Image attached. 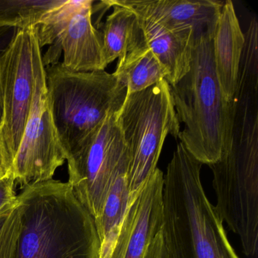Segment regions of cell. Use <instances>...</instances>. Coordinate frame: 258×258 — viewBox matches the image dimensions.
Here are the masks:
<instances>
[{
	"mask_svg": "<svg viewBox=\"0 0 258 258\" xmlns=\"http://www.w3.org/2000/svg\"><path fill=\"white\" fill-rule=\"evenodd\" d=\"M202 165L182 143L177 145L164 176V244L171 258H239L205 194Z\"/></svg>",
	"mask_w": 258,
	"mask_h": 258,
	"instance_id": "1",
	"label": "cell"
},
{
	"mask_svg": "<svg viewBox=\"0 0 258 258\" xmlns=\"http://www.w3.org/2000/svg\"><path fill=\"white\" fill-rule=\"evenodd\" d=\"M22 188L16 258H99L94 219L69 182L52 179Z\"/></svg>",
	"mask_w": 258,
	"mask_h": 258,
	"instance_id": "2",
	"label": "cell"
},
{
	"mask_svg": "<svg viewBox=\"0 0 258 258\" xmlns=\"http://www.w3.org/2000/svg\"><path fill=\"white\" fill-rule=\"evenodd\" d=\"M214 33L196 37L189 69L170 87L173 105L184 129L178 138L203 164L215 163L230 147L232 110L225 99L216 72Z\"/></svg>",
	"mask_w": 258,
	"mask_h": 258,
	"instance_id": "3",
	"label": "cell"
},
{
	"mask_svg": "<svg viewBox=\"0 0 258 258\" xmlns=\"http://www.w3.org/2000/svg\"><path fill=\"white\" fill-rule=\"evenodd\" d=\"M45 72L52 120L67 161L111 112L120 109L126 87L105 70L75 72L58 62Z\"/></svg>",
	"mask_w": 258,
	"mask_h": 258,
	"instance_id": "4",
	"label": "cell"
},
{
	"mask_svg": "<svg viewBox=\"0 0 258 258\" xmlns=\"http://www.w3.org/2000/svg\"><path fill=\"white\" fill-rule=\"evenodd\" d=\"M117 121L129 155L130 200L137 197L155 173L169 134L177 139L180 123L166 80L126 95Z\"/></svg>",
	"mask_w": 258,
	"mask_h": 258,
	"instance_id": "5",
	"label": "cell"
},
{
	"mask_svg": "<svg viewBox=\"0 0 258 258\" xmlns=\"http://www.w3.org/2000/svg\"><path fill=\"white\" fill-rule=\"evenodd\" d=\"M208 166L216 209L240 238L243 253L253 257L258 248V134L232 137L229 150Z\"/></svg>",
	"mask_w": 258,
	"mask_h": 258,
	"instance_id": "6",
	"label": "cell"
},
{
	"mask_svg": "<svg viewBox=\"0 0 258 258\" xmlns=\"http://www.w3.org/2000/svg\"><path fill=\"white\" fill-rule=\"evenodd\" d=\"M94 2L64 0L36 28L39 46H49L43 62L45 67L59 62L75 72L104 71L100 33L92 22Z\"/></svg>",
	"mask_w": 258,
	"mask_h": 258,
	"instance_id": "7",
	"label": "cell"
},
{
	"mask_svg": "<svg viewBox=\"0 0 258 258\" xmlns=\"http://www.w3.org/2000/svg\"><path fill=\"white\" fill-rule=\"evenodd\" d=\"M38 48L36 28L16 29L0 54V133L12 165L32 107L34 58Z\"/></svg>",
	"mask_w": 258,
	"mask_h": 258,
	"instance_id": "8",
	"label": "cell"
},
{
	"mask_svg": "<svg viewBox=\"0 0 258 258\" xmlns=\"http://www.w3.org/2000/svg\"><path fill=\"white\" fill-rule=\"evenodd\" d=\"M118 111L111 112L81 150L67 160L68 182L94 220L102 212L117 171L129 160L117 121Z\"/></svg>",
	"mask_w": 258,
	"mask_h": 258,
	"instance_id": "9",
	"label": "cell"
},
{
	"mask_svg": "<svg viewBox=\"0 0 258 258\" xmlns=\"http://www.w3.org/2000/svg\"><path fill=\"white\" fill-rule=\"evenodd\" d=\"M42 55L38 48L34 58L32 107L12 165L16 184L22 188L53 179L66 161L52 120Z\"/></svg>",
	"mask_w": 258,
	"mask_h": 258,
	"instance_id": "10",
	"label": "cell"
},
{
	"mask_svg": "<svg viewBox=\"0 0 258 258\" xmlns=\"http://www.w3.org/2000/svg\"><path fill=\"white\" fill-rule=\"evenodd\" d=\"M164 173L157 168L129 206L110 258H144L162 229Z\"/></svg>",
	"mask_w": 258,
	"mask_h": 258,
	"instance_id": "11",
	"label": "cell"
},
{
	"mask_svg": "<svg viewBox=\"0 0 258 258\" xmlns=\"http://www.w3.org/2000/svg\"><path fill=\"white\" fill-rule=\"evenodd\" d=\"M137 16L173 32L192 31L195 37L214 33L223 2L217 0H113Z\"/></svg>",
	"mask_w": 258,
	"mask_h": 258,
	"instance_id": "12",
	"label": "cell"
},
{
	"mask_svg": "<svg viewBox=\"0 0 258 258\" xmlns=\"http://www.w3.org/2000/svg\"><path fill=\"white\" fill-rule=\"evenodd\" d=\"M194 38L192 31L173 32L150 19L137 16L133 49L140 44L149 48L168 71V78L166 81L173 87L189 69Z\"/></svg>",
	"mask_w": 258,
	"mask_h": 258,
	"instance_id": "13",
	"label": "cell"
},
{
	"mask_svg": "<svg viewBox=\"0 0 258 258\" xmlns=\"http://www.w3.org/2000/svg\"><path fill=\"white\" fill-rule=\"evenodd\" d=\"M233 3L223 2L213 36V54L217 78L227 102L232 100L236 87L240 59L244 46Z\"/></svg>",
	"mask_w": 258,
	"mask_h": 258,
	"instance_id": "14",
	"label": "cell"
},
{
	"mask_svg": "<svg viewBox=\"0 0 258 258\" xmlns=\"http://www.w3.org/2000/svg\"><path fill=\"white\" fill-rule=\"evenodd\" d=\"M129 160L122 164L111 183L102 212L94 220L100 242L99 258H110L130 202L127 171Z\"/></svg>",
	"mask_w": 258,
	"mask_h": 258,
	"instance_id": "15",
	"label": "cell"
},
{
	"mask_svg": "<svg viewBox=\"0 0 258 258\" xmlns=\"http://www.w3.org/2000/svg\"><path fill=\"white\" fill-rule=\"evenodd\" d=\"M113 75L124 84L129 95L167 80L169 72L149 48L140 44L118 60Z\"/></svg>",
	"mask_w": 258,
	"mask_h": 258,
	"instance_id": "16",
	"label": "cell"
},
{
	"mask_svg": "<svg viewBox=\"0 0 258 258\" xmlns=\"http://www.w3.org/2000/svg\"><path fill=\"white\" fill-rule=\"evenodd\" d=\"M113 7L112 13L107 17L100 33L102 58L105 69L118 58L122 59L134 47L137 28V16L126 7L114 4L113 0L105 1Z\"/></svg>",
	"mask_w": 258,
	"mask_h": 258,
	"instance_id": "17",
	"label": "cell"
},
{
	"mask_svg": "<svg viewBox=\"0 0 258 258\" xmlns=\"http://www.w3.org/2000/svg\"><path fill=\"white\" fill-rule=\"evenodd\" d=\"M64 0H0V28L27 29L43 23Z\"/></svg>",
	"mask_w": 258,
	"mask_h": 258,
	"instance_id": "18",
	"label": "cell"
},
{
	"mask_svg": "<svg viewBox=\"0 0 258 258\" xmlns=\"http://www.w3.org/2000/svg\"><path fill=\"white\" fill-rule=\"evenodd\" d=\"M22 229V209L16 202L0 211V258H16Z\"/></svg>",
	"mask_w": 258,
	"mask_h": 258,
	"instance_id": "19",
	"label": "cell"
},
{
	"mask_svg": "<svg viewBox=\"0 0 258 258\" xmlns=\"http://www.w3.org/2000/svg\"><path fill=\"white\" fill-rule=\"evenodd\" d=\"M16 185L12 171L0 178V211L7 205L16 202L17 199L15 190Z\"/></svg>",
	"mask_w": 258,
	"mask_h": 258,
	"instance_id": "20",
	"label": "cell"
},
{
	"mask_svg": "<svg viewBox=\"0 0 258 258\" xmlns=\"http://www.w3.org/2000/svg\"><path fill=\"white\" fill-rule=\"evenodd\" d=\"M144 258H171L164 244L161 231L151 241Z\"/></svg>",
	"mask_w": 258,
	"mask_h": 258,
	"instance_id": "21",
	"label": "cell"
},
{
	"mask_svg": "<svg viewBox=\"0 0 258 258\" xmlns=\"http://www.w3.org/2000/svg\"><path fill=\"white\" fill-rule=\"evenodd\" d=\"M12 170V162L7 155L3 142L2 136L0 133V178L10 173Z\"/></svg>",
	"mask_w": 258,
	"mask_h": 258,
	"instance_id": "22",
	"label": "cell"
},
{
	"mask_svg": "<svg viewBox=\"0 0 258 258\" xmlns=\"http://www.w3.org/2000/svg\"><path fill=\"white\" fill-rule=\"evenodd\" d=\"M15 30L13 28H0V54L7 47V45L10 43V40L14 34ZM3 111L2 107L0 105V127L2 126Z\"/></svg>",
	"mask_w": 258,
	"mask_h": 258,
	"instance_id": "23",
	"label": "cell"
}]
</instances>
